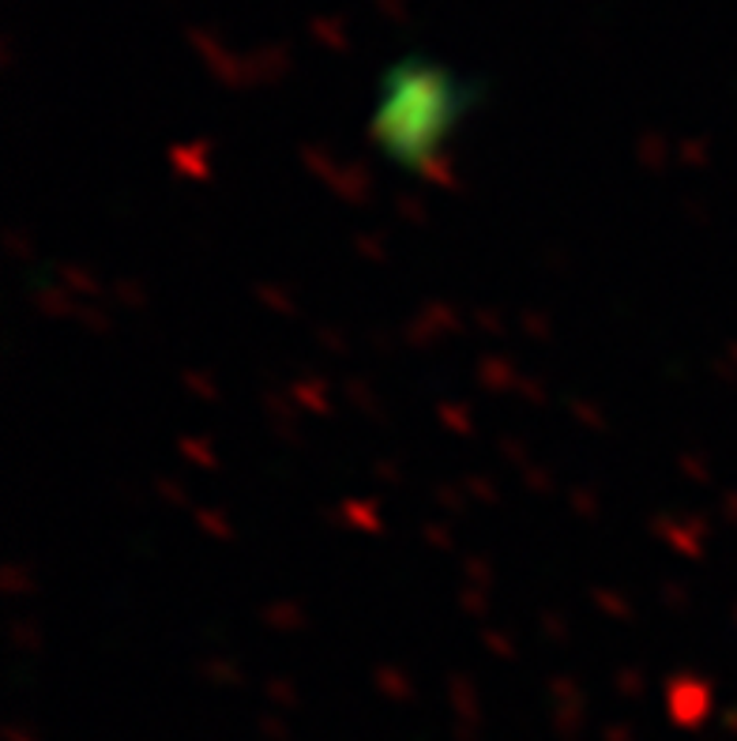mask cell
Segmentation results:
<instances>
[{"instance_id": "cell-1", "label": "cell", "mask_w": 737, "mask_h": 741, "mask_svg": "<svg viewBox=\"0 0 737 741\" xmlns=\"http://www.w3.org/2000/svg\"><path fill=\"white\" fill-rule=\"evenodd\" d=\"M474 94H478L474 83L455 79L444 65H433L421 53H410L395 60L381 79V110L373 132L392 155L426 158L474 102Z\"/></svg>"}]
</instances>
